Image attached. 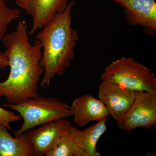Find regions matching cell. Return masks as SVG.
I'll return each instance as SVG.
<instances>
[{"instance_id":"obj_9","label":"cell","mask_w":156,"mask_h":156,"mask_svg":"<svg viewBox=\"0 0 156 156\" xmlns=\"http://www.w3.org/2000/svg\"><path fill=\"white\" fill-rule=\"evenodd\" d=\"M77 126L83 128L93 121L103 119L109 115L106 107L99 99L87 94L74 99L70 106Z\"/></svg>"},{"instance_id":"obj_4","label":"cell","mask_w":156,"mask_h":156,"mask_svg":"<svg viewBox=\"0 0 156 156\" xmlns=\"http://www.w3.org/2000/svg\"><path fill=\"white\" fill-rule=\"evenodd\" d=\"M100 78L103 83L117 84L135 92H156L154 73L131 57L123 56L110 63Z\"/></svg>"},{"instance_id":"obj_13","label":"cell","mask_w":156,"mask_h":156,"mask_svg":"<svg viewBox=\"0 0 156 156\" xmlns=\"http://www.w3.org/2000/svg\"><path fill=\"white\" fill-rule=\"evenodd\" d=\"M46 156H75L74 135L71 129L62 137L57 144L45 155Z\"/></svg>"},{"instance_id":"obj_15","label":"cell","mask_w":156,"mask_h":156,"mask_svg":"<svg viewBox=\"0 0 156 156\" xmlns=\"http://www.w3.org/2000/svg\"><path fill=\"white\" fill-rule=\"evenodd\" d=\"M19 116L13 112L7 110L0 106V125L5 126L8 129H11L10 123L20 119Z\"/></svg>"},{"instance_id":"obj_8","label":"cell","mask_w":156,"mask_h":156,"mask_svg":"<svg viewBox=\"0 0 156 156\" xmlns=\"http://www.w3.org/2000/svg\"><path fill=\"white\" fill-rule=\"evenodd\" d=\"M98 95L106 107L109 115L117 122L131 106L135 98V91L117 84L101 82L98 87Z\"/></svg>"},{"instance_id":"obj_7","label":"cell","mask_w":156,"mask_h":156,"mask_svg":"<svg viewBox=\"0 0 156 156\" xmlns=\"http://www.w3.org/2000/svg\"><path fill=\"white\" fill-rule=\"evenodd\" d=\"M124 8L126 18L131 25H139L144 31L154 35L156 31L155 0H114Z\"/></svg>"},{"instance_id":"obj_11","label":"cell","mask_w":156,"mask_h":156,"mask_svg":"<svg viewBox=\"0 0 156 156\" xmlns=\"http://www.w3.org/2000/svg\"><path fill=\"white\" fill-rule=\"evenodd\" d=\"M69 0H30V9L33 24L29 35H33L57 14L62 13L68 5Z\"/></svg>"},{"instance_id":"obj_16","label":"cell","mask_w":156,"mask_h":156,"mask_svg":"<svg viewBox=\"0 0 156 156\" xmlns=\"http://www.w3.org/2000/svg\"><path fill=\"white\" fill-rule=\"evenodd\" d=\"M14 2L17 6L26 11L28 14H30V0H14Z\"/></svg>"},{"instance_id":"obj_2","label":"cell","mask_w":156,"mask_h":156,"mask_svg":"<svg viewBox=\"0 0 156 156\" xmlns=\"http://www.w3.org/2000/svg\"><path fill=\"white\" fill-rule=\"evenodd\" d=\"M74 4V2L70 1L65 11L54 16L37 34L36 39L43 49L41 64L44 76L41 86L43 89L50 87L55 76L64 74L75 57V49L79 36L71 25Z\"/></svg>"},{"instance_id":"obj_14","label":"cell","mask_w":156,"mask_h":156,"mask_svg":"<svg viewBox=\"0 0 156 156\" xmlns=\"http://www.w3.org/2000/svg\"><path fill=\"white\" fill-rule=\"evenodd\" d=\"M21 16V13L19 9H10L6 5L5 0H0V41L5 35L9 23Z\"/></svg>"},{"instance_id":"obj_6","label":"cell","mask_w":156,"mask_h":156,"mask_svg":"<svg viewBox=\"0 0 156 156\" xmlns=\"http://www.w3.org/2000/svg\"><path fill=\"white\" fill-rule=\"evenodd\" d=\"M71 122L61 119L42 125L37 129L27 131V137L33 145L35 156L45 155L57 144L62 137L69 131Z\"/></svg>"},{"instance_id":"obj_5","label":"cell","mask_w":156,"mask_h":156,"mask_svg":"<svg viewBox=\"0 0 156 156\" xmlns=\"http://www.w3.org/2000/svg\"><path fill=\"white\" fill-rule=\"evenodd\" d=\"M122 131L150 129L156 124V92L136 91L134 101L126 114L117 121Z\"/></svg>"},{"instance_id":"obj_1","label":"cell","mask_w":156,"mask_h":156,"mask_svg":"<svg viewBox=\"0 0 156 156\" xmlns=\"http://www.w3.org/2000/svg\"><path fill=\"white\" fill-rule=\"evenodd\" d=\"M27 28L25 21H19L15 31L2 39L10 72L7 80L0 82V96L5 97L9 104L40 96L38 84L44 73L41 64L42 46L39 41L31 44Z\"/></svg>"},{"instance_id":"obj_12","label":"cell","mask_w":156,"mask_h":156,"mask_svg":"<svg viewBox=\"0 0 156 156\" xmlns=\"http://www.w3.org/2000/svg\"><path fill=\"white\" fill-rule=\"evenodd\" d=\"M8 129L0 125V156H35L33 145L26 132L13 137Z\"/></svg>"},{"instance_id":"obj_10","label":"cell","mask_w":156,"mask_h":156,"mask_svg":"<svg viewBox=\"0 0 156 156\" xmlns=\"http://www.w3.org/2000/svg\"><path fill=\"white\" fill-rule=\"evenodd\" d=\"M109 118L108 116L83 130L71 126L74 139L75 156L101 155L96 150V146L101 136L107 130L106 122Z\"/></svg>"},{"instance_id":"obj_17","label":"cell","mask_w":156,"mask_h":156,"mask_svg":"<svg viewBox=\"0 0 156 156\" xmlns=\"http://www.w3.org/2000/svg\"><path fill=\"white\" fill-rule=\"evenodd\" d=\"M9 66V60L4 53L0 51V68L2 69Z\"/></svg>"},{"instance_id":"obj_3","label":"cell","mask_w":156,"mask_h":156,"mask_svg":"<svg viewBox=\"0 0 156 156\" xmlns=\"http://www.w3.org/2000/svg\"><path fill=\"white\" fill-rule=\"evenodd\" d=\"M3 105L16 111L23 119L21 128L17 131H13L14 136L37 126L72 116L70 105L54 98L40 96L17 104H8Z\"/></svg>"}]
</instances>
